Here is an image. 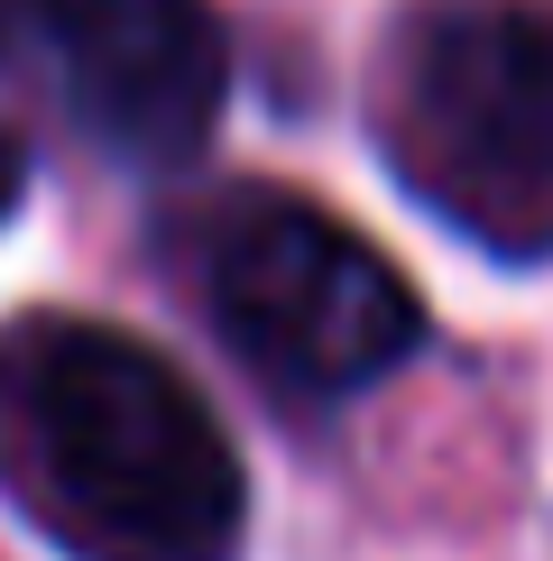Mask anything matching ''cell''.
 I'll list each match as a JSON object with an SVG mask.
<instances>
[{"instance_id":"cell-5","label":"cell","mask_w":553,"mask_h":561,"mask_svg":"<svg viewBox=\"0 0 553 561\" xmlns=\"http://www.w3.org/2000/svg\"><path fill=\"white\" fill-rule=\"evenodd\" d=\"M19 203H29V148H19V138L0 129V221H10Z\"/></svg>"},{"instance_id":"cell-4","label":"cell","mask_w":553,"mask_h":561,"mask_svg":"<svg viewBox=\"0 0 553 561\" xmlns=\"http://www.w3.org/2000/svg\"><path fill=\"white\" fill-rule=\"evenodd\" d=\"M46 65L75 129L138 175L203 157L230 102V37L213 0H37Z\"/></svg>"},{"instance_id":"cell-3","label":"cell","mask_w":553,"mask_h":561,"mask_svg":"<svg viewBox=\"0 0 553 561\" xmlns=\"http://www.w3.org/2000/svg\"><path fill=\"white\" fill-rule=\"evenodd\" d=\"M194 295L230 359L295 405L369 396L425 350V304L387 249L286 184H230L194 221Z\"/></svg>"},{"instance_id":"cell-1","label":"cell","mask_w":553,"mask_h":561,"mask_svg":"<svg viewBox=\"0 0 553 561\" xmlns=\"http://www.w3.org/2000/svg\"><path fill=\"white\" fill-rule=\"evenodd\" d=\"M0 506L56 561H240L249 470L167 350L92 313L0 322Z\"/></svg>"},{"instance_id":"cell-2","label":"cell","mask_w":553,"mask_h":561,"mask_svg":"<svg viewBox=\"0 0 553 561\" xmlns=\"http://www.w3.org/2000/svg\"><path fill=\"white\" fill-rule=\"evenodd\" d=\"M379 167L498 267L553 259V10L406 0L360 83Z\"/></svg>"},{"instance_id":"cell-6","label":"cell","mask_w":553,"mask_h":561,"mask_svg":"<svg viewBox=\"0 0 553 561\" xmlns=\"http://www.w3.org/2000/svg\"><path fill=\"white\" fill-rule=\"evenodd\" d=\"M19 28H37V0H0V46H10Z\"/></svg>"}]
</instances>
